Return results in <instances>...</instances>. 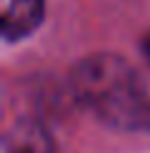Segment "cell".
Returning a JSON list of instances; mask_svg holds the SVG:
<instances>
[{
  "label": "cell",
  "instance_id": "3957f363",
  "mask_svg": "<svg viewBox=\"0 0 150 153\" xmlns=\"http://www.w3.org/2000/svg\"><path fill=\"white\" fill-rule=\"evenodd\" d=\"M3 153H60L53 136L38 120H15L3 138Z\"/></svg>",
  "mask_w": 150,
  "mask_h": 153
},
{
  "label": "cell",
  "instance_id": "277c9868",
  "mask_svg": "<svg viewBox=\"0 0 150 153\" xmlns=\"http://www.w3.org/2000/svg\"><path fill=\"white\" fill-rule=\"evenodd\" d=\"M143 53H145V58H148V63H150V35L143 40Z\"/></svg>",
  "mask_w": 150,
  "mask_h": 153
},
{
  "label": "cell",
  "instance_id": "7a4b0ae2",
  "mask_svg": "<svg viewBox=\"0 0 150 153\" xmlns=\"http://www.w3.org/2000/svg\"><path fill=\"white\" fill-rule=\"evenodd\" d=\"M45 0H0L3 15V38L8 43L33 35L43 23Z\"/></svg>",
  "mask_w": 150,
  "mask_h": 153
},
{
  "label": "cell",
  "instance_id": "6da1fadb",
  "mask_svg": "<svg viewBox=\"0 0 150 153\" xmlns=\"http://www.w3.org/2000/svg\"><path fill=\"white\" fill-rule=\"evenodd\" d=\"M70 91L103 126L128 133H150V93L140 75L115 53L88 55L73 68Z\"/></svg>",
  "mask_w": 150,
  "mask_h": 153
}]
</instances>
